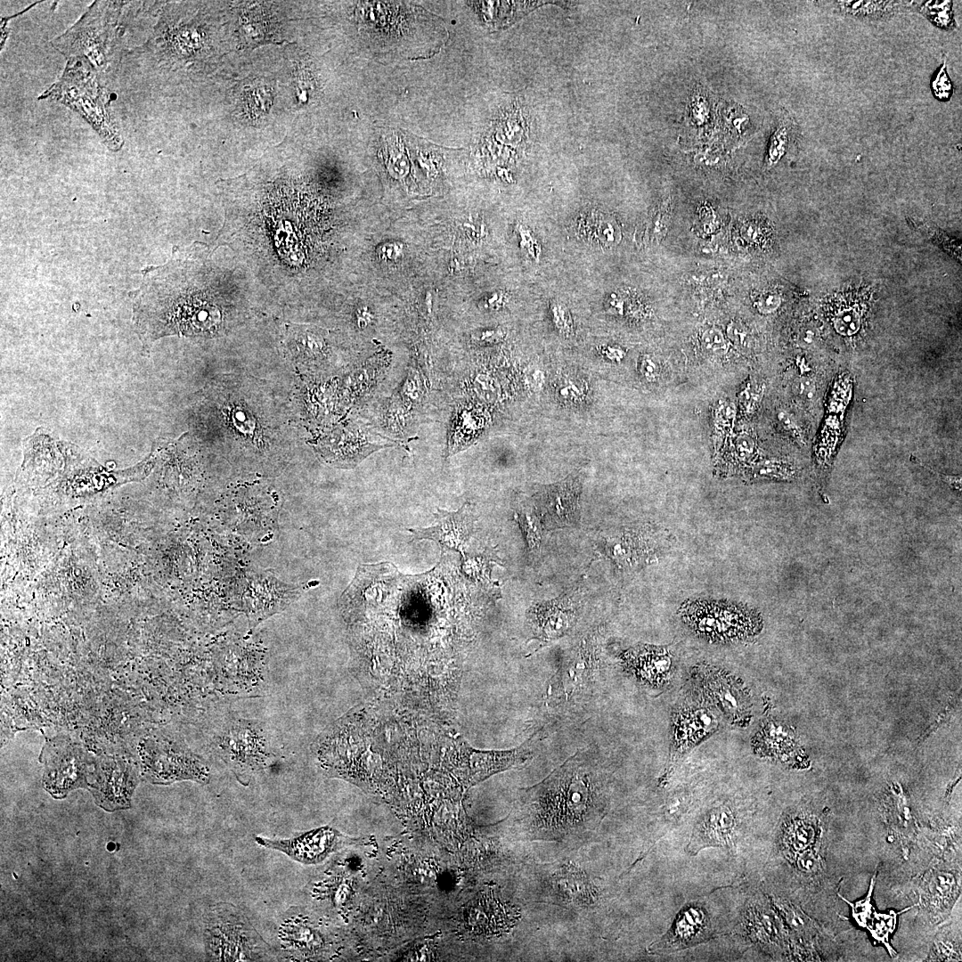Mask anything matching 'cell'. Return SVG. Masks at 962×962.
<instances>
[{"label": "cell", "mask_w": 962, "mask_h": 962, "mask_svg": "<svg viewBox=\"0 0 962 962\" xmlns=\"http://www.w3.org/2000/svg\"><path fill=\"white\" fill-rule=\"evenodd\" d=\"M524 791L520 825L534 838L558 839L591 830L606 808L602 777L583 752Z\"/></svg>", "instance_id": "obj_1"}, {"label": "cell", "mask_w": 962, "mask_h": 962, "mask_svg": "<svg viewBox=\"0 0 962 962\" xmlns=\"http://www.w3.org/2000/svg\"><path fill=\"white\" fill-rule=\"evenodd\" d=\"M204 944L211 961H273L279 956L259 934L249 917L230 902H217L208 910Z\"/></svg>", "instance_id": "obj_2"}, {"label": "cell", "mask_w": 962, "mask_h": 962, "mask_svg": "<svg viewBox=\"0 0 962 962\" xmlns=\"http://www.w3.org/2000/svg\"><path fill=\"white\" fill-rule=\"evenodd\" d=\"M683 622L709 642L727 643L757 635L760 614L747 606L725 600L689 599L680 607Z\"/></svg>", "instance_id": "obj_3"}, {"label": "cell", "mask_w": 962, "mask_h": 962, "mask_svg": "<svg viewBox=\"0 0 962 962\" xmlns=\"http://www.w3.org/2000/svg\"><path fill=\"white\" fill-rule=\"evenodd\" d=\"M124 2H94L88 12L53 44L67 58H84L92 69L103 71L107 56L118 36V17Z\"/></svg>", "instance_id": "obj_4"}, {"label": "cell", "mask_w": 962, "mask_h": 962, "mask_svg": "<svg viewBox=\"0 0 962 962\" xmlns=\"http://www.w3.org/2000/svg\"><path fill=\"white\" fill-rule=\"evenodd\" d=\"M268 736L264 723L240 718L229 720L217 731V754L242 785L273 762Z\"/></svg>", "instance_id": "obj_5"}, {"label": "cell", "mask_w": 962, "mask_h": 962, "mask_svg": "<svg viewBox=\"0 0 962 962\" xmlns=\"http://www.w3.org/2000/svg\"><path fill=\"white\" fill-rule=\"evenodd\" d=\"M140 756L142 775L151 783L170 785L192 780L207 784L209 781V768L205 761L174 738L146 739L142 743Z\"/></svg>", "instance_id": "obj_6"}, {"label": "cell", "mask_w": 962, "mask_h": 962, "mask_svg": "<svg viewBox=\"0 0 962 962\" xmlns=\"http://www.w3.org/2000/svg\"><path fill=\"white\" fill-rule=\"evenodd\" d=\"M275 942L279 960L325 959L334 953L336 942L315 924L300 907L285 911L275 925Z\"/></svg>", "instance_id": "obj_7"}, {"label": "cell", "mask_w": 962, "mask_h": 962, "mask_svg": "<svg viewBox=\"0 0 962 962\" xmlns=\"http://www.w3.org/2000/svg\"><path fill=\"white\" fill-rule=\"evenodd\" d=\"M40 761L45 765V788L56 798L78 787H88L94 761L83 746L69 738L56 737L45 742Z\"/></svg>", "instance_id": "obj_8"}, {"label": "cell", "mask_w": 962, "mask_h": 962, "mask_svg": "<svg viewBox=\"0 0 962 962\" xmlns=\"http://www.w3.org/2000/svg\"><path fill=\"white\" fill-rule=\"evenodd\" d=\"M255 842L262 847L279 851L299 863L316 865L335 852L360 843L361 839L346 836L328 825L289 838H270L258 835L255 836Z\"/></svg>", "instance_id": "obj_9"}, {"label": "cell", "mask_w": 962, "mask_h": 962, "mask_svg": "<svg viewBox=\"0 0 962 962\" xmlns=\"http://www.w3.org/2000/svg\"><path fill=\"white\" fill-rule=\"evenodd\" d=\"M137 782L136 767L130 758L103 754L94 761L87 788L100 806L112 811L130 806Z\"/></svg>", "instance_id": "obj_10"}, {"label": "cell", "mask_w": 962, "mask_h": 962, "mask_svg": "<svg viewBox=\"0 0 962 962\" xmlns=\"http://www.w3.org/2000/svg\"><path fill=\"white\" fill-rule=\"evenodd\" d=\"M697 689L734 724L744 726L751 715V698L744 685L717 667L701 664L695 668Z\"/></svg>", "instance_id": "obj_11"}, {"label": "cell", "mask_w": 962, "mask_h": 962, "mask_svg": "<svg viewBox=\"0 0 962 962\" xmlns=\"http://www.w3.org/2000/svg\"><path fill=\"white\" fill-rule=\"evenodd\" d=\"M599 662V644L589 635L570 651L549 687V698L562 702L579 697L590 687Z\"/></svg>", "instance_id": "obj_12"}, {"label": "cell", "mask_w": 962, "mask_h": 962, "mask_svg": "<svg viewBox=\"0 0 962 962\" xmlns=\"http://www.w3.org/2000/svg\"><path fill=\"white\" fill-rule=\"evenodd\" d=\"M582 605L581 591L575 588L557 599L534 605L528 620L534 639L540 647L567 634L577 622Z\"/></svg>", "instance_id": "obj_13"}, {"label": "cell", "mask_w": 962, "mask_h": 962, "mask_svg": "<svg viewBox=\"0 0 962 962\" xmlns=\"http://www.w3.org/2000/svg\"><path fill=\"white\" fill-rule=\"evenodd\" d=\"M526 743L511 750L486 752L475 750L461 739L456 772L462 785L471 787L494 773L526 763L533 754Z\"/></svg>", "instance_id": "obj_14"}, {"label": "cell", "mask_w": 962, "mask_h": 962, "mask_svg": "<svg viewBox=\"0 0 962 962\" xmlns=\"http://www.w3.org/2000/svg\"><path fill=\"white\" fill-rule=\"evenodd\" d=\"M535 510L544 528L576 526L580 521L579 484L575 478L547 487L540 493Z\"/></svg>", "instance_id": "obj_15"}, {"label": "cell", "mask_w": 962, "mask_h": 962, "mask_svg": "<svg viewBox=\"0 0 962 962\" xmlns=\"http://www.w3.org/2000/svg\"><path fill=\"white\" fill-rule=\"evenodd\" d=\"M621 659L639 681L652 687L665 685L673 674V656L666 647L638 645L624 651Z\"/></svg>", "instance_id": "obj_16"}, {"label": "cell", "mask_w": 962, "mask_h": 962, "mask_svg": "<svg viewBox=\"0 0 962 962\" xmlns=\"http://www.w3.org/2000/svg\"><path fill=\"white\" fill-rule=\"evenodd\" d=\"M713 930L706 911L697 904L685 907L663 937L654 942L650 951L667 952L688 948L707 941Z\"/></svg>", "instance_id": "obj_17"}, {"label": "cell", "mask_w": 962, "mask_h": 962, "mask_svg": "<svg viewBox=\"0 0 962 962\" xmlns=\"http://www.w3.org/2000/svg\"><path fill=\"white\" fill-rule=\"evenodd\" d=\"M719 721L713 711L700 703H683L673 716V747L677 753L702 741L713 733Z\"/></svg>", "instance_id": "obj_18"}, {"label": "cell", "mask_w": 962, "mask_h": 962, "mask_svg": "<svg viewBox=\"0 0 962 962\" xmlns=\"http://www.w3.org/2000/svg\"><path fill=\"white\" fill-rule=\"evenodd\" d=\"M332 440L325 442L322 454L326 461L340 468H353L373 452L392 445L360 428L336 433Z\"/></svg>", "instance_id": "obj_19"}, {"label": "cell", "mask_w": 962, "mask_h": 962, "mask_svg": "<svg viewBox=\"0 0 962 962\" xmlns=\"http://www.w3.org/2000/svg\"><path fill=\"white\" fill-rule=\"evenodd\" d=\"M738 828L734 811L727 805L708 811L694 828L688 851L696 854L710 846H729L733 843Z\"/></svg>", "instance_id": "obj_20"}, {"label": "cell", "mask_w": 962, "mask_h": 962, "mask_svg": "<svg viewBox=\"0 0 962 962\" xmlns=\"http://www.w3.org/2000/svg\"><path fill=\"white\" fill-rule=\"evenodd\" d=\"M437 523L428 528L410 529L412 540H434L443 546L460 548L469 538L473 529V515L470 504H465L454 512L438 510Z\"/></svg>", "instance_id": "obj_21"}, {"label": "cell", "mask_w": 962, "mask_h": 962, "mask_svg": "<svg viewBox=\"0 0 962 962\" xmlns=\"http://www.w3.org/2000/svg\"><path fill=\"white\" fill-rule=\"evenodd\" d=\"M168 316L179 330L188 333L211 330L217 325L220 318L215 306L193 295L177 299Z\"/></svg>", "instance_id": "obj_22"}, {"label": "cell", "mask_w": 962, "mask_h": 962, "mask_svg": "<svg viewBox=\"0 0 962 962\" xmlns=\"http://www.w3.org/2000/svg\"><path fill=\"white\" fill-rule=\"evenodd\" d=\"M637 531H624L602 539L606 555L623 569L642 565L649 554L647 540Z\"/></svg>", "instance_id": "obj_23"}, {"label": "cell", "mask_w": 962, "mask_h": 962, "mask_svg": "<svg viewBox=\"0 0 962 962\" xmlns=\"http://www.w3.org/2000/svg\"><path fill=\"white\" fill-rule=\"evenodd\" d=\"M748 902L744 911L742 925L748 938L759 944L779 945L781 931L774 912L760 900Z\"/></svg>", "instance_id": "obj_24"}, {"label": "cell", "mask_w": 962, "mask_h": 962, "mask_svg": "<svg viewBox=\"0 0 962 962\" xmlns=\"http://www.w3.org/2000/svg\"><path fill=\"white\" fill-rule=\"evenodd\" d=\"M578 232L586 241L604 247L614 246L621 239L616 220L601 213L590 212L580 217Z\"/></svg>", "instance_id": "obj_25"}, {"label": "cell", "mask_w": 962, "mask_h": 962, "mask_svg": "<svg viewBox=\"0 0 962 962\" xmlns=\"http://www.w3.org/2000/svg\"><path fill=\"white\" fill-rule=\"evenodd\" d=\"M909 4L901 1H836L835 6L843 14L873 20L889 18Z\"/></svg>", "instance_id": "obj_26"}, {"label": "cell", "mask_w": 962, "mask_h": 962, "mask_svg": "<svg viewBox=\"0 0 962 962\" xmlns=\"http://www.w3.org/2000/svg\"><path fill=\"white\" fill-rule=\"evenodd\" d=\"M816 821L808 817L791 819L784 827L782 842L788 852L796 855L811 849L817 840Z\"/></svg>", "instance_id": "obj_27"}, {"label": "cell", "mask_w": 962, "mask_h": 962, "mask_svg": "<svg viewBox=\"0 0 962 962\" xmlns=\"http://www.w3.org/2000/svg\"><path fill=\"white\" fill-rule=\"evenodd\" d=\"M515 518L526 539L529 553L534 558L538 557L544 526L535 507L529 503L521 504L515 513Z\"/></svg>", "instance_id": "obj_28"}, {"label": "cell", "mask_w": 962, "mask_h": 962, "mask_svg": "<svg viewBox=\"0 0 962 962\" xmlns=\"http://www.w3.org/2000/svg\"><path fill=\"white\" fill-rule=\"evenodd\" d=\"M795 123L788 115H784L778 120L768 146L765 160L768 167L775 166L786 154L791 141L795 140Z\"/></svg>", "instance_id": "obj_29"}, {"label": "cell", "mask_w": 962, "mask_h": 962, "mask_svg": "<svg viewBox=\"0 0 962 962\" xmlns=\"http://www.w3.org/2000/svg\"><path fill=\"white\" fill-rule=\"evenodd\" d=\"M957 892L955 877L949 873L937 872L927 882L928 900L934 906H945Z\"/></svg>", "instance_id": "obj_30"}, {"label": "cell", "mask_w": 962, "mask_h": 962, "mask_svg": "<svg viewBox=\"0 0 962 962\" xmlns=\"http://www.w3.org/2000/svg\"><path fill=\"white\" fill-rule=\"evenodd\" d=\"M872 914L873 917L871 916L869 918L871 923H868L866 927L870 931L875 939L881 942L888 948L889 952L892 954L893 950L889 945L888 937L894 929L896 917L899 913L891 911L889 914H877L876 912H873Z\"/></svg>", "instance_id": "obj_31"}, {"label": "cell", "mask_w": 962, "mask_h": 962, "mask_svg": "<svg viewBox=\"0 0 962 962\" xmlns=\"http://www.w3.org/2000/svg\"><path fill=\"white\" fill-rule=\"evenodd\" d=\"M921 11L929 20L935 22L936 26L945 29L952 28L953 19L950 1L934 4L928 2L922 5Z\"/></svg>", "instance_id": "obj_32"}, {"label": "cell", "mask_w": 962, "mask_h": 962, "mask_svg": "<svg viewBox=\"0 0 962 962\" xmlns=\"http://www.w3.org/2000/svg\"><path fill=\"white\" fill-rule=\"evenodd\" d=\"M836 330L843 336H852L860 330V314L854 307L840 310L834 319Z\"/></svg>", "instance_id": "obj_33"}, {"label": "cell", "mask_w": 962, "mask_h": 962, "mask_svg": "<svg viewBox=\"0 0 962 962\" xmlns=\"http://www.w3.org/2000/svg\"><path fill=\"white\" fill-rule=\"evenodd\" d=\"M245 101L250 113L260 116L268 110L272 96L266 87L259 86L248 91Z\"/></svg>", "instance_id": "obj_34"}, {"label": "cell", "mask_w": 962, "mask_h": 962, "mask_svg": "<svg viewBox=\"0 0 962 962\" xmlns=\"http://www.w3.org/2000/svg\"><path fill=\"white\" fill-rule=\"evenodd\" d=\"M700 340L703 348L709 354L721 355L727 351L726 338L718 329L705 330Z\"/></svg>", "instance_id": "obj_35"}, {"label": "cell", "mask_w": 962, "mask_h": 962, "mask_svg": "<svg viewBox=\"0 0 962 962\" xmlns=\"http://www.w3.org/2000/svg\"><path fill=\"white\" fill-rule=\"evenodd\" d=\"M516 232L520 248L529 257L538 260L541 254V248L532 232L523 224H519L517 225Z\"/></svg>", "instance_id": "obj_36"}, {"label": "cell", "mask_w": 962, "mask_h": 962, "mask_svg": "<svg viewBox=\"0 0 962 962\" xmlns=\"http://www.w3.org/2000/svg\"><path fill=\"white\" fill-rule=\"evenodd\" d=\"M550 311L556 328L564 335H569L572 332L573 324L567 306L558 301H554L550 305Z\"/></svg>", "instance_id": "obj_37"}, {"label": "cell", "mask_w": 962, "mask_h": 962, "mask_svg": "<svg viewBox=\"0 0 962 962\" xmlns=\"http://www.w3.org/2000/svg\"><path fill=\"white\" fill-rule=\"evenodd\" d=\"M874 884H875V876L872 878V882H871V885H870V887H869L868 894L867 895V897L864 900H862V901H859V902H857L855 904H852L849 901H847L850 904V906L852 908V917L855 918L857 923L860 926H863V927H866L870 917L872 916V913L874 912V910H873L874 908L872 907L871 902H870L871 893L873 891Z\"/></svg>", "instance_id": "obj_38"}, {"label": "cell", "mask_w": 962, "mask_h": 962, "mask_svg": "<svg viewBox=\"0 0 962 962\" xmlns=\"http://www.w3.org/2000/svg\"><path fill=\"white\" fill-rule=\"evenodd\" d=\"M583 386L578 380L567 379L558 387L559 395L568 402H580L583 397Z\"/></svg>", "instance_id": "obj_39"}, {"label": "cell", "mask_w": 962, "mask_h": 962, "mask_svg": "<svg viewBox=\"0 0 962 962\" xmlns=\"http://www.w3.org/2000/svg\"><path fill=\"white\" fill-rule=\"evenodd\" d=\"M934 94L940 100H947L952 93V86L946 72V61L943 62L933 82Z\"/></svg>", "instance_id": "obj_40"}, {"label": "cell", "mask_w": 962, "mask_h": 962, "mask_svg": "<svg viewBox=\"0 0 962 962\" xmlns=\"http://www.w3.org/2000/svg\"><path fill=\"white\" fill-rule=\"evenodd\" d=\"M796 867L803 873H814L820 866L819 854L813 849H808L797 854Z\"/></svg>", "instance_id": "obj_41"}, {"label": "cell", "mask_w": 962, "mask_h": 962, "mask_svg": "<svg viewBox=\"0 0 962 962\" xmlns=\"http://www.w3.org/2000/svg\"><path fill=\"white\" fill-rule=\"evenodd\" d=\"M300 350L309 356L319 354L323 347V340L321 336L306 331L299 338Z\"/></svg>", "instance_id": "obj_42"}, {"label": "cell", "mask_w": 962, "mask_h": 962, "mask_svg": "<svg viewBox=\"0 0 962 962\" xmlns=\"http://www.w3.org/2000/svg\"><path fill=\"white\" fill-rule=\"evenodd\" d=\"M727 335L730 340L738 347H745L747 345L748 331L738 322H731L728 325Z\"/></svg>", "instance_id": "obj_43"}, {"label": "cell", "mask_w": 962, "mask_h": 962, "mask_svg": "<svg viewBox=\"0 0 962 962\" xmlns=\"http://www.w3.org/2000/svg\"><path fill=\"white\" fill-rule=\"evenodd\" d=\"M780 302L781 299L778 294L766 292L757 298L755 306L760 313L770 314L779 306Z\"/></svg>", "instance_id": "obj_44"}, {"label": "cell", "mask_w": 962, "mask_h": 962, "mask_svg": "<svg viewBox=\"0 0 962 962\" xmlns=\"http://www.w3.org/2000/svg\"><path fill=\"white\" fill-rule=\"evenodd\" d=\"M504 333L501 330H487L473 335V339L478 343H495L501 340Z\"/></svg>", "instance_id": "obj_45"}, {"label": "cell", "mask_w": 962, "mask_h": 962, "mask_svg": "<svg viewBox=\"0 0 962 962\" xmlns=\"http://www.w3.org/2000/svg\"><path fill=\"white\" fill-rule=\"evenodd\" d=\"M736 448L738 455L742 460H745L752 454L754 448V443L748 436H741L737 440Z\"/></svg>", "instance_id": "obj_46"}, {"label": "cell", "mask_w": 962, "mask_h": 962, "mask_svg": "<svg viewBox=\"0 0 962 962\" xmlns=\"http://www.w3.org/2000/svg\"><path fill=\"white\" fill-rule=\"evenodd\" d=\"M918 463L922 467L927 469L933 474L937 476V477L939 479H941L943 483H945L947 485H949L951 489H953V490H955L957 492H959V493L961 492V476L960 475L959 476H958V475L957 476H951V475L942 474V473L937 472L934 469L922 464L920 461H918Z\"/></svg>", "instance_id": "obj_47"}, {"label": "cell", "mask_w": 962, "mask_h": 962, "mask_svg": "<svg viewBox=\"0 0 962 962\" xmlns=\"http://www.w3.org/2000/svg\"><path fill=\"white\" fill-rule=\"evenodd\" d=\"M640 371L648 380H653L657 376L658 365L650 356L645 355L640 363Z\"/></svg>", "instance_id": "obj_48"}, {"label": "cell", "mask_w": 962, "mask_h": 962, "mask_svg": "<svg viewBox=\"0 0 962 962\" xmlns=\"http://www.w3.org/2000/svg\"><path fill=\"white\" fill-rule=\"evenodd\" d=\"M796 390L801 396L811 399L814 395L815 387L811 379H803L797 383Z\"/></svg>", "instance_id": "obj_49"}, {"label": "cell", "mask_w": 962, "mask_h": 962, "mask_svg": "<svg viewBox=\"0 0 962 962\" xmlns=\"http://www.w3.org/2000/svg\"><path fill=\"white\" fill-rule=\"evenodd\" d=\"M506 301V296L502 292H494L489 298H486L485 306L489 308H499Z\"/></svg>", "instance_id": "obj_50"}, {"label": "cell", "mask_w": 962, "mask_h": 962, "mask_svg": "<svg viewBox=\"0 0 962 962\" xmlns=\"http://www.w3.org/2000/svg\"><path fill=\"white\" fill-rule=\"evenodd\" d=\"M603 352L607 355V357L615 360L620 359L623 355V352L620 349L611 346L605 347Z\"/></svg>", "instance_id": "obj_51"}]
</instances>
